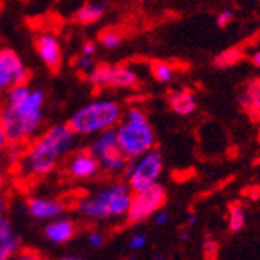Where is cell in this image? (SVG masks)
<instances>
[{"label":"cell","mask_w":260,"mask_h":260,"mask_svg":"<svg viewBox=\"0 0 260 260\" xmlns=\"http://www.w3.org/2000/svg\"><path fill=\"white\" fill-rule=\"evenodd\" d=\"M97 53V45L93 44L92 41H87L83 44L81 47V55H86V56H95Z\"/></svg>","instance_id":"obj_30"},{"label":"cell","mask_w":260,"mask_h":260,"mask_svg":"<svg viewBox=\"0 0 260 260\" xmlns=\"http://www.w3.org/2000/svg\"><path fill=\"white\" fill-rule=\"evenodd\" d=\"M165 201H167V192L159 182H154L153 185L142 188V190L133 192L126 218L131 224H139L151 218L154 212L162 209Z\"/></svg>","instance_id":"obj_8"},{"label":"cell","mask_w":260,"mask_h":260,"mask_svg":"<svg viewBox=\"0 0 260 260\" xmlns=\"http://www.w3.org/2000/svg\"><path fill=\"white\" fill-rule=\"evenodd\" d=\"M5 210H7V201L2 195H0V218L5 217Z\"/></svg>","instance_id":"obj_32"},{"label":"cell","mask_w":260,"mask_h":260,"mask_svg":"<svg viewBox=\"0 0 260 260\" xmlns=\"http://www.w3.org/2000/svg\"><path fill=\"white\" fill-rule=\"evenodd\" d=\"M237 102H239V106H240L246 114H249V117H252V119H257V117L260 115V114H258V111L255 109V106H254L252 100L249 99V95L246 93V90L240 93L239 99H237Z\"/></svg>","instance_id":"obj_23"},{"label":"cell","mask_w":260,"mask_h":260,"mask_svg":"<svg viewBox=\"0 0 260 260\" xmlns=\"http://www.w3.org/2000/svg\"><path fill=\"white\" fill-rule=\"evenodd\" d=\"M246 223V215H245V209L240 203H231L229 204V231L232 232H239L243 229Z\"/></svg>","instance_id":"obj_20"},{"label":"cell","mask_w":260,"mask_h":260,"mask_svg":"<svg viewBox=\"0 0 260 260\" xmlns=\"http://www.w3.org/2000/svg\"><path fill=\"white\" fill-rule=\"evenodd\" d=\"M139 83V75L133 67L128 66H114L112 86L117 89H129Z\"/></svg>","instance_id":"obj_16"},{"label":"cell","mask_w":260,"mask_h":260,"mask_svg":"<svg viewBox=\"0 0 260 260\" xmlns=\"http://www.w3.org/2000/svg\"><path fill=\"white\" fill-rule=\"evenodd\" d=\"M131 197L133 190L126 182H115L102 188L97 193L80 200L77 212L90 221L126 217Z\"/></svg>","instance_id":"obj_3"},{"label":"cell","mask_w":260,"mask_h":260,"mask_svg":"<svg viewBox=\"0 0 260 260\" xmlns=\"http://www.w3.org/2000/svg\"><path fill=\"white\" fill-rule=\"evenodd\" d=\"M252 64H254L255 67H260V52H257V53L252 56Z\"/></svg>","instance_id":"obj_33"},{"label":"cell","mask_w":260,"mask_h":260,"mask_svg":"<svg viewBox=\"0 0 260 260\" xmlns=\"http://www.w3.org/2000/svg\"><path fill=\"white\" fill-rule=\"evenodd\" d=\"M151 218H153V223L156 226H164V224L169 223V214H167V212L160 210V209L157 212H154V214L151 215Z\"/></svg>","instance_id":"obj_29"},{"label":"cell","mask_w":260,"mask_h":260,"mask_svg":"<svg viewBox=\"0 0 260 260\" xmlns=\"http://www.w3.org/2000/svg\"><path fill=\"white\" fill-rule=\"evenodd\" d=\"M203 252L206 258H217L218 255V243L215 242V239L212 237H206V240L203 242Z\"/></svg>","instance_id":"obj_25"},{"label":"cell","mask_w":260,"mask_h":260,"mask_svg":"<svg viewBox=\"0 0 260 260\" xmlns=\"http://www.w3.org/2000/svg\"><path fill=\"white\" fill-rule=\"evenodd\" d=\"M66 172L75 181H87L95 178L102 172V167L93 153L89 148H86L70 154V157L66 162Z\"/></svg>","instance_id":"obj_10"},{"label":"cell","mask_w":260,"mask_h":260,"mask_svg":"<svg viewBox=\"0 0 260 260\" xmlns=\"http://www.w3.org/2000/svg\"><path fill=\"white\" fill-rule=\"evenodd\" d=\"M148 243V239H147V235L145 234H142V232H137L134 234L133 237L129 239V243H128V248L134 252H139L142 251Z\"/></svg>","instance_id":"obj_24"},{"label":"cell","mask_w":260,"mask_h":260,"mask_svg":"<svg viewBox=\"0 0 260 260\" xmlns=\"http://www.w3.org/2000/svg\"><path fill=\"white\" fill-rule=\"evenodd\" d=\"M114 129L120 150L128 159H134L154 148V128L150 123L147 114L140 108H129Z\"/></svg>","instance_id":"obj_4"},{"label":"cell","mask_w":260,"mask_h":260,"mask_svg":"<svg viewBox=\"0 0 260 260\" xmlns=\"http://www.w3.org/2000/svg\"><path fill=\"white\" fill-rule=\"evenodd\" d=\"M27 80L28 70L20 56L11 49H0V93Z\"/></svg>","instance_id":"obj_9"},{"label":"cell","mask_w":260,"mask_h":260,"mask_svg":"<svg viewBox=\"0 0 260 260\" xmlns=\"http://www.w3.org/2000/svg\"><path fill=\"white\" fill-rule=\"evenodd\" d=\"M2 187H4V173L0 170V190H2Z\"/></svg>","instance_id":"obj_37"},{"label":"cell","mask_w":260,"mask_h":260,"mask_svg":"<svg viewBox=\"0 0 260 260\" xmlns=\"http://www.w3.org/2000/svg\"><path fill=\"white\" fill-rule=\"evenodd\" d=\"M150 72L157 83H170L175 78L173 66L165 61H153L150 66Z\"/></svg>","instance_id":"obj_19"},{"label":"cell","mask_w":260,"mask_h":260,"mask_svg":"<svg viewBox=\"0 0 260 260\" xmlns=\"http://www.w3.org/2000/svg\"><path fill=\"white\" fill-rule=\"evenodd\" d=\"M35 47H36V53H38L39 59L50 70H56L61 66L62 50H61V44L55 35L44 33V35L38 36Z\"/></svg>","instance_id":"obj_12"},{"label":"cell","mask_w":260,"mask_h":260,"mask_svg":"<svg viewBox=\"0 0 260 260\" xmlns=\"http://www.w3.org/2000/svg\"><path fill=\"white\" fill-rule=\"evenodd\" d=\"M80 257L77 255H64V260H78Z\"/></svg>","instance_id":"obj_36"},{"label":"cell","mask_w":260,"mask_h":260,"mask_svg":"<svg viewBox=\"0 0 260 260\" xmlns=\"http://www.w3.org/2000/svg\"><path fill=\"white\" fill-rule=\"evenodd\" d=\"M77 134L69 123H56L33 140L20 156V170L25 176L42 178L50 175L62 157L77 147Z\"/></svg>","instance_id":"obj_2"},{"label":"cell","mask_w":260,"mask_h":260,"mask_svg":"<svg viewBox=\"0 0 260 260\" xmlns=\"http://www.w3.org/2000/svg\"><path fill=\"white\" fill-rule=\"evenodd\" d=\"M187 223L190 224V226H192V224H195V223H197V215H193V214L188 215V217H187Z\"/></svg>","instance_id":"obj_34"},{"label":"cell","mask_w":260,"mask_h":260,"mask_svg":"<svg viewBox=\"0 0 260 260\" xmlns=\"http://www.w3.org/2000/svg\"><path fill=\"white\" fill-rule=\"evenodd\" d=\"M197 99L188 89L172 90L169 93V106L178 115H190L197 109Z\"/></svg>","instance_id":"obj_15"},{"label":"cell","mask_w":260,"mask_h":260,"mask_svg":"<svg viewBox=\"0 0 260 260\" xmlns=\"http://www.w3.org/2000/svg\"><path fill=\"white\" fill-rule=\"evenodd\" d=\"M181 240H182V242H187V240H188V232H182V234H181Z\"/></svg>","instance_id":"obj_35"},{"label":"cell","mask_w":260,"mask_h":260,"mask_svg":"<svg viewBox=\"0 0 260 260\" xmlns=\"http://www.w3.org/2000/svg\"><path fill=\"white\" fill-rule=\"evenodd\" d=\"M243 59V52L237 47H231V49L218 53L215 58H214V66L217 69H228V67H232L237 62H240Z\"/></svg>","instance_id":"obj_18"},{"label":"cell","mask_w":260,"mask_h":260,"mask_svg":"<svg viewBox=\"0 0 260 260\" xmlns=\"http://www.w3.org/2000/svg\"><path fill=\"white\" fill-rule=\"evenodd\" d=\"M246 93L249 95V99L252 100L255 109L260 114V78H254V80L248 81V84H246Z\"/></svg>","instance_id":"obj_22"},{"label":"cell","mask_w":260,"mask_h":260,"mask_svg":"<svg viewBox=\"0 0 260 260\" xmlns=\"http://www.w3.org/2000/svg\"><path fill=\"white\" fill-rule=\"evenodd\" d=\"M7 145H8V139H7L5 133L2 131V128H0V153L5 151Z\"/></svg>","instance_id":"obj_31"},{"label":"cell","mask_w":260,"mask_h":260,"mask_svg":"<svg viewBox=\"0 0 260 260\" xmlns=\"http://www.w3.org/2000/svg\"><path fill=\"white\" fill-rule=\"evenodd\" d=\"M45 93L39 87L20 83L4 92L0 103V128L10 145L30 142L42 126Z\"/></svg>","instance_id":"obj_1"},{"label":"cell","mask_w":260,"mask_h":260,"mask_svg":"<svg viewBox=\"0 0 260 260\" xmlns=\"http://www.w3.org/2000/svg\"><path fill=\"white\" fill-rule=\"evenodd\" d=\"M106 13L105 5L102 4H86L75 13V20H78L83 25H90V23L99 22Z\"/></svg>","instance_id":"obj_17"},{"label":"cell","mask_w":260,"mask_h":260,"mask_svg":"<svg viewBox=\"0 0 260 260\" xmlns=\"http://www.w3.org/2000/svg\"><path fill=\"white\" fill-rule=\"evenodd\" d=\"M25 2H31V0H25Z\"/></svg>","instance_id":"obj_38"},{"label":"cell","mask_w":260,"mask_h":260,"mask_svg":"<svg viewBox=\"0 0 260 260\" xmlns=\"http://www.w3.org/2000/svg\"><path fill=\"white\" fill-rule=\"evenodd\" d=\"M87 243L90 248L93 249H100L103 245H105V237H103V234L99 232V231H90L87 234Z\"/></svg>","instance_id":"obj_26"},{"label":"cell","mask_w":260,"mask_h":260,"mask_svg":"<svg viewBox=\"0 0 260 260\" xmlns=\"http://www.w3.org/2000/svg\"><path fill=\"white\" fill-rule=\"evenodd\" d=\"M164 170V160L159 150L151 148L147 153L140 154L133 159L131 164L125 170L126 175V184L133 192L142 190L157 182L159 176Z\"/></svg>","instance_id":"obj_7"},{"label":"cell","mask_w":260,"mask_h":260,"mask_svg":"<svg viewBox=\"0 0 260 260\" xmlns=\"http://www.w3.org/2000/svg\"><path fill=\"white\" fill-rule=\"evenodd\" d=\"M122 115L123 109L119 102L111 99H99L77 109L70 117L69 126L77 136L87 137L109 128H115Z\"/></svg>","instance_id":"obj_5"},{"label":"cell","mask_w":260,"mask_h":260,"mask_svg":"<svg viewBox=\"0 0 260 260\" xmlns=\"http://www.w3.org/2000/svg\"><path fill=\"white\" fill-rule=\"evenodd\" d=\"M234 17H235V13L232 11V10H224V11H221L218 16H217V19H215V23H217V27L218 28H226L229 23L234 20Z\"/></svg>","instance_id":"obj_27"},{"label":"cell","mask_w":260,"mask_h":260,"mask_svg":"<svg viewBox=\"0 0 260 260\" xmlns=\"http://www.w3.org/2000/svg\"><path fill=\"white\" fill-rule=\"evenodd\" d=\"M75 67L80 70V72L87 74L89 70L93 67V56H86V55H80L75 61Z\"/></svg>","instance_id":"obj_28"},{"label":"cell","mask_w":260,"mask_h":260,"mask_svg":"<svg viewBox=\"0 0 260 260\" xmlns=\"http://www.w3.org/2000/svg\"><path fill=\"white\" fill-rule=\"evenodd\" d=\"M20 248V237L13 224L4 217L0 218V260L14 257Z\"/></svg>","instance_id":"obj_14"},{"label":"cell","mask_w":260,"mask_h":260,"mask_svg":"<svg viewBox=\"0 0 260 260\" xmlns=\"http://www.w3.org/2000/svg\"><path fill=\"white\" fill-rule=\"evenodd\" d=\"M100 44L108 50L117 49L122 44V36L115 30H105L103 33H100Z\"/></svg>","instance_id":"obj_21"},{"label":"cell","mask_w":260,"mask_h":260,"mask_svg":"<svg viewBox=\"0 0 260 260\" xmlns=\"http://www.w3.org/2000/svg\"><path fill=\"white\" fill-rule=\"evenodd\" d=\"M87 148L99 159L103 172L111 175H119L126 170L129 159L120 150L114 128L93 134V139L90 140Z\"/></svg>","instance_id":"obj_6"},{"label":"cell","mask_w":260,"mask_h":260,"mask_svg":"<svg viewBox=\"0 0 260 260\" xmlns=\"http://www.w3.org/2000/svg\"><path fill=\"white\" fill-rule=\"evenodd\" d=\"M75 223L69 218H53L47 223L44 229V235L47 242H50L52 245H66L75 237Z\"/></svg>","instance_id":"obj_13"},{"label":"cell","mask_w":260,"mask_h":260,"mask_svg":"<svg viewBox=\"0 0 260 260\" xmlns=\"http://www.w3.org/2000/svg\"><path fill=\"white\" fill-rule=\"evenodd\" d=\"M27 212L36 220L50 221L53 218L61 217L66 212V204L55 198L45 197H31L27 203Z\"/></svg>","instance_id":"obj_11"}]
</instances>
